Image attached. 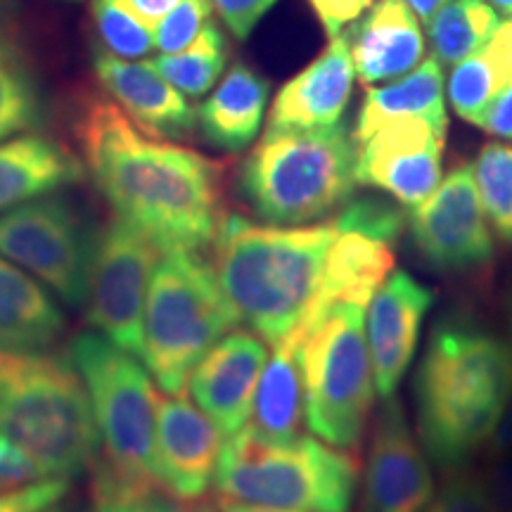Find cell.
I'll return each mask as SVG.
<instances>
[{
  "label": "cell",
  "mask_w": 512,
  "mask_h": 512,
  "mask_svg": "<svg viewBox=\"0 0 512 512\" xmlns=\"http://www.w3.org/2000/svg\"><path fill=\"white\" fill-rule=\"evenodd\" d=\"M309 3L328 34L337 36L347 24L361 17L373 5V0H309Z\"/></svg>",
  "instance_id": "40"
},
{
  "label": "cell",
  "mask_w": 512,
  "mask_h": 512,
  "mask_svg": "<svg viewBox=\"0 0 512 512\" xmlns=\"http://www.w3.org/2000/svg\"><path fill=\"white\" fill-rule=\"evenodd\" d=\"M195 512H219V508H216V503H214V505H211V503H202V505H197Z\"/></svg>",
  "instance_id": "49"
},
{
  "label": "cell",
  "mask_w": 512,
  "mask_h": 512,
  "mask_svg": "<svg viewBox=\"0 0 512 512\" xmlns=\"http://www.w3.org/2000/svg\"><path fill=\"white\" fill-rule=\"evenodd\" d=\"M93 512H195L162 484L121 486L93 482Z\"/></svg>",
  "instance_id": "33"
},
{
  "label": "cell",
  "mask_w": 512,
  "mask_h": 512,
  "mask_svg": "<svg viewBox=\"0 0 512 512\" xmlns=\"http://www.w3.org/2000/svg\"><path fill=\"white\" fill-rule=\"evenodd\" d=\"M479 482L494 512H512V451L494 460H486Z\"/></svg>",
  "instance_id": "39"
},
{
  "label": "cell",
  "mask_w": 512,
  "mask_h": 512,
  "mask_svg": "<svg viewBox=\"0 0 512 512\" xmlns=\"http://www.w3.org/2000/svg\"><path fill=\"white\" fill-rule=\"evenodd\" d=\"M337 221V216H335ZM325 259L323 283L309 316L299 328H309L330 306L351 302L368 306L387 275L394 271V242L366 230L342 226Z\"/></svg>",
  "instance_id": "21"
},
{
  "label": "cell",
  "mask_w": 512,
  "mask_h": 512,
  "mask_svg": "<svg viewBox=\"0 0 512 512\" xmlns=\"http://www.w3.org/2000/svg\"><path fill=\"white\" fill-rule=\"evenodd\" d=\"M211 0H181L155 22V48L159 53H178L188 48L209 22Z\"/></svg>",
  "instance_id": "34"
},
{
  "label": "cell",
  "mask_w": 512,
  "mask_h": 512,
  "mask_svg": "<svg viewBox=\"0 0 512 512\" xmlns=\"http://www.w3.org/2000/svg\"><path fill=\"white\" fill-rule=\"evenodd\" d=\"M337 233L335 219L259 226L228 214L211 245V268L238 323L271 347L292 335L316 302Z\"/></svg>",
  "instance_id": "2"
},
{
  "label": "cell",
  "mask_w": 512,
  "mask_h": 512,
  "mask_svg": "<svg viewBox=\"0 0 512 512\" xmlns=\"http://www.w3.org/2000/svg\"><path fill=\"white\" fill-rule=\"evenodd\" d=\"M76 136L95 188L114 216L131 223L159 249L214 245L223 211V164L147 136L117 102L83 105Z\"/></svg>",
  "instance_id": "1"
},
{
  "label": "cell",
  "mask_w": 512,
  "mask_h": 512,
  "mask_svg": "<svg viewBox=\"0 0 512 512\" xmlns=\"http://www.w3.org/2000/svg\"><path fill=\"white\" fill-rule=\"evenodd\" d=\"M501 91V83L491 72L482 53H475L458 62L453 67L451 79H448V100H451L453 110L460 119L475 126H482L491 100Z\"/></svg>",
  "instance_id": "32"
},
{
  "label": "cell",
  "mask_w": 512,
  "mask_h": 512,
  "mask_svg": "<svg viewBox=\"0 0 512 512\" xmlns=\"http://www.w3.org/2000/svg\"><path fill=\"white\" fill-rule=\"evenodd\" d=\"M489 3L494 5L498 12H503V15L512 17V0H489Z\"/></svg>",
  "instance_id": "48"
},
{
  "label": "cell",
  "mask_w": 512,
  "mask_h": 512,
  "mask_svg": "<svg viewBox=\"0 0 512 512\" xmlns=\"http://www.w3.org/2000/svg\"><path fill=\"white\" fill-rule=\"evenodd\" d=\"M219 512H306V510H290V508H271V505H252V503H240V501H228L221 498L216 501Z\"/></svg>",
  "instance_id": "45"
},
{
  "label": "cell",
  "mask_w": 512,
  "mask_h": 512,
  "mask_svg": "<svg viewBox=\"0 0 512 512\" xmlns=\"http://www.w3.org/2000/svg\"><path fill=\"white\" fill-rule=\"evenodd\" d=\"M93 22L105 53L145 57L155 48V24L140 15L133 0H93Z\"/></svg>",
  "instance_id": "30"
},
{
  "label": "cell",
  "mask_w": 512,
  "mask_h": 512,
  "mask_svg": "<svg viewBox=\"0 0 512 512\" xmlns=\"http://www.w3.org/2000/svg\"><path fill=\"white\" fill-rule=\"evenodd\" d=\"M238 316L211 261L197 249H162L143 318V363L166 394H183L190 373Z\"/></svg>",
  "instance_id": "8"
},
{
  "label": "cell",
  "mask_w": 512,
  "mask_h": 512,
  "mask_svg": "<svg viewBox=\"0 0 512 512\" xmlns=\"http://www.w3.org/2000/svg\"><path fill=\"white\" fill-rule=\"evenodd\" d=\"M278 0H211L230 34L238 41H247Z\"/></svg>",
  "instance_id": "38"
},
{
  "label": "cell",
  "mask_w": 512,
  "mask_h": 512,
  "mask_svg": "<svg viewBox=\"0 0 512 512\" xmlns=\"http://www.w3.org/2000/svg\"><path fill=\"white\" fill-rule=\"evenodd\" d=\"M72 489L69 477H46L38 482L0 491V512H48Z\"/></svg>",
  "instance_id": "35"
},
{
  "label": "cell",
  "mask_w": 512,
  "mask_h": 512,
  "mask_svg": "<svg viewBox=\"0 0 512 512\" xmlns=\"http://www.w3.org/2000/svg\"><path fill=\"white\" fill-rule=\"evenodd\" d=\"M434 304V292L406 271H392L368 306L366 339L375 392L392 399L413 363L422 320Z\"/></svg>",
  "instance_id": "16"
},
{
  "label": "cell",
  "mask_w": 512,
  "mask_h": 512,
  "mask_svg": "<svg viewBox=\"0 0 512 512\" xmlns=\"http://www.w3.org/2000/svg\"><path fill=\"white\" fill-rule=\"evenodd\" d=\"M67 358L86 384L98 427L95 482L164 486L157 467L159 394L145 363L95 330L79 332L69 342Z\"/></svg>",
  "instance_id": "6"
},
{
  "label": "cell",
  "mask_w": 512,
  "mask_h": 512,
  "mask_svg": "<svg viewBox=\"0 0 512 512\" xmlns=\"http://www.w3.org/2000/svg\"><path fill=\"white\" fill-rule=\"evenodd\" d=\"M162 249L119 216L98 233L88 275V323L143 361V318Z\"/></svg>",
  "instance_id": "11"
},
{
  "label": "cell",
  "mask_w": 512,
  "mask_h": 512,
  "mask_svg": "<svg viewBox=\"0 0 512 512\" xmlns=\"http://www.w3.org/2000/svg\"><path fill=\"white\" fill-rule=\"evenodd\" d=\"M479 53L484 55L486 64L491 67L501 88L512 83V19L498 24L494 36L489 38V43Z\"/></svg>",
  "instance_id": "41"
},
{
  "label": "cell",
  "mask_w": 512,
  "mask_h": 512,
  "mask_svg": "<svg viewBox=\"0 0 512 512\" xmlns=\"http://www.w3.org/2000/svg\"><path fill=\"white\" fill-rule=\"evenodd\" d=\"M406 3L408 8L415 12V17H418L420 22L427 24L441 8H444L448 0H406Z\"/></svg>",
  "instance_id": "46"
},
{
  "label": "cell",
  "mask_w": 512,
  "mask_h": 512,
  "mask_svg": "<svg viewBox=\"0 0 512 512\" xmlns=\"http://www.w3.org/2000/svg\"><path fill=\"white\" fill-rule=\"evenodd\" d=\"M67 318L34 275L0 256V351L38 354L60 339Z\"/></svg>",
  "instance_id": "23"
},
{
  "label": "cell",
  "mask_w": 512,
  "mask_h": 512,
  "mask_svg": "<svg viewBox=\"0 0 512 512\" xmlns=\"http://www.w3.org/2000/svg\"><path fill=\"white\" fill-rule=\"evenodd\" d=\"M38 479H46L41 465L22 446L0 434V491L17 489Z\"/></svg>",
  "instance_id": "37"
},
{
  "label": "cell",
  "mask_w": 512,
  "mask_h": 512,
  "mask_svg": "<svg viewBox=\"0 0 512 512\" xmlns=\"http://www.w3.org/2000/svg\"><path fill=\"white\" fill-rule=\"evenodd\" d=\"M422 512H494L479 475L470 472H453Z\"/></svg>",
  "instance_id": "36"
},
{
  "label": "cell",
  "mask_w": 512,
  "mask_h": 512,
  "mask_svg": "<svg viewBox=\"0 0 512 512\" xmlns=\"http://www.w3.org/2000/svg\"><path fill=\"white\" fill-rule=\"evenodd\" d=\"M342 36L358 79L366 86L413 72L425 55V36L406 0H377Z\"/></svg>",
  "instance_id": "20"
},
{
  "label": "cell",
  "mask_w": 512,
  "mask_h": 512,
  "mask_svg": "<svg viewBox=\"0 0 512 512\" xmlns=\"http://www.w3.org/2000/svg\"><path fill=\"white\" fill-rule=\"evenodd\" d=\"M358 467L354 456L297 434L264 437L245 425L223 441L214 484L221 498L306 512H349Z\"/></svg>",
  "instance_id": "7"
},
{
  "label": "cell",
  "mask_w": 512,
  "mask_h": 512,
  "mask_svg": "<svg viewBox=\"0 0 512 512\" xmlns=\"http://www.w3.org/2000/svg\"><path fill=\"white\" fill-rule=\"evenodd\" d=\"M178 3H181V0H133V5H136L140 15L152 24H155L159 17H164L171 8H176Z\"/></svg>",
  "instance_id": "44"
},
{
  "label": "cell",
  "mask_w": 512,
  "mask_h": 512,
  "mask_svg": "<svg viewBox=\"0 0 512 512\" xmlns=\"http://www.w3.org/2000/svg\"><path fill=\"white\" fill-rule=\"evenodd\" d=\"M448 121L401 117L356 145V183L415 207L441 183Z\"/></svg>",
  "instance_id": "13"
},
{
  "label": "cell",
  "mask_w": 512,
  "mask_h": 512,
  "mask_svg": "<svg viewBox=\"0 0 512 512\" xmlns=\"http://www.w3.org/2000/svg\"><path fill=\"white\" fill-rule=\"evenodd\" d=\"M432 498V467L408 427L401 401L387 399L363 467L361 512H422Z\"/></svg>",
  "instance_id": "14"
},
{
  "label": "cell",
  "mask_w": 512,
  "mask_h": 512,
  "mask_svg": "<svg viewBox=\"0 0 512 512\" xmlns=\"http://www.w3.org/2000/svg\"><path fill=\"white\" fill-rule=\"evenodd\" d=\"M43 93L27 57L10 34H0V143L43 121Z\"/></svg>",
  "instance_id": "28"
},
{
  "label": "cell",
  "mask_w": 512,
  "mask_h": 512,
  "mask_svg": "<svg viewBox=\"0 0 512 512\" xmlns=\"http://www.w3.org/2000/svg\"><path fill=\"white\" fill-rule=\"evenodd\" d=\"M240 195L261 221L306 226L337 214L356 190V145L344 124L266 128L240 169Z\"/></svg>",
  "instance_id": "5"
},
{
  "label": "cell",
  "mask_w": 512,
  "mask_h": 512,
  "mask_svg": "<svg viewBox=\"0 0 512 512\" xmlns=\"http://www.w3.org/2000/svg\"><path fill=\"white\" fill-rule=\"evenodd\" d=\"M401 117L448 121L444 107V72H441V64L434 55L422 62L418 69H413L411 74L403 76L401 81L368 88L351 138H354V143H361L382 124Z\"/></svg>",
  "instance_id": "26"
},
{
  "label": "cell",
  "mask_w": 512,
  "mask_h": 512,
  "mask_svg": "<svg viewBox=\"0 0 512 512\" xmlns=\"http://www.w3.org/2000/svg\"><path fill=\"white\" fill-rule=\"evenodd\" d=\"M15 24V5L12 0H0V34H10Z\"/></svg>",
  "instance_id": "47"
},
{
  "label": "cell",
  "mask_w": 512,
  "mask_h": 512,
  "mask_svg": "<svg viewBox=\"0 0 512 512\" xmlns=\"http://www.w3.org/2000/svg\"><path fill=\"white\" fill-rule=\"evenodd\" d=\"M512 380V347L472 325H434L415 375L418 427L427 456L458 470L489 444Z\"/></svg>",
  "instance_id": "3"
},
{
  "label": "cell",
  "mask_w": 512,
  "mask_h": 512,
  "mask_svg": "<svg viewBox=\"0 0 512 512\" xmlns=\"http://www.w3.org/2000/svg\"><path fill=\"white\" fill-rule=\"evenodd\" d=\"M228 62V46L221 29L214 22L204 24L200 36L178 53H162L150 60L152 67L171 86L188 98H202L214 88Z\"/></svg>",
  "instance_id": "29"
},
{
  "label": "cell",
  "mask_w": 512,
  "mask_h": 512,
  "mask_svg": "<svg viewBox=\"0 0 512 512\" xmlns=\"http://www.w3.org/2000/svg\"><path fill=\"white\" fill-rule=\"evenodd\" d=\"M93 67L102 88L147 136L181 140L195 131L197 112L188 98L150 62H126L110 53H98Z\"/></svg>",
  "instance_id": "18"
},
{
  "label": "cell",
  "mask_w": 512,
  "mask_h": 512,
  "mask_svg": "<svg viewBox=\"0 0 512 512\" xmlns=\"http://www.w3.org/2000/svg\"><path fill=\"white\" fill-rule=\"evenodd\" d=\"M482 128L489 131L491 136L512 140V83H508V86L491 100L489 110L484 114Z\"/></svg>",
  "instance_id": "42"
},
{
  "label": "cell",
  "mask_w": 512,
  "mask_h": 512,
  "mask_svg": "<svg viewBox=\"0 0 512 512\" xmlns=\"http://www.w3.org/2000/svg\"><path fill=\"white\" fill-rule=\"evenodd\" d=\"M48 512H74V510H69V508H57V505H55V508L48 510Z\"/></svg>",
  "instance_id": "50"
},
{
  "label": "cell",
  "mask_w": 512,
  "mask_h": 512,
  "mask_svg": "<svg viewBox=\"0 0 512 512\" xmlns=\"http://www.w3.org/2000/svg\"><path fill=\"white\" fill-rule=\"evenodd\" d=\"M299 344H302L299 330L280 339L259 377L254 411L247 425L264 437L292 439L302 434L304 375Z\"/></svg>",
  "instance_id": "25"
},
{
  "label": "cell",
  "mask_w": 512,
  "mask_h": 512,
  "mask_svg": "<svg viewBox=\"0 0 512 512\" xmlns=\"http://www.w3.org/2000/svg\"><path fill=\"white\" fill-rule=\"evenodd\" d=\"M475 178L486 219L503 240L512 242V147L486 143L479 150Z\"/></svg>",
  "instance_id": "31"
},
{
  "label": "cell",
  "mask_w": 512,
  "mask_h": 512,
  "mask_svg": "<svg viewBox=\"0 0 512 512\" xmlns=\"http://www.w3.org/2000/svg\"><path fill=\"white\" fill-rule=\"evenodd\" d=\"M271 86L245 62L230 67L214 93L197 110V124L209 145L223 152H242L264 126Z\"/></svg>",
  "instance_id": "24"
},
{
  "label": "cell",
  "mask_w": 512,
  "mask_h": 512,
  "mask_svg": "<svg viewBox=\"0 0 512 512\" xmlns=\"http://www.w3.org/2000/svg\"><path fill=\"white\" fill-rule=\"evenodd\" d=\"M266 358L268 344L259 335L252 330H230L190 373L192 401L214 420L226 439L238 434L252 418Z\"/></svg>",
  "instance_id": "15"
},
{
  "label": "cell",
  "mask_w": 512,
  "mask_h": 512,
  "mask_svg": "<svg viewBox=\"0 0 512 512\" xmlns=\"http://www.w3.org/2000/svg\"><path fill=\"white\" fill-rule=\"evenodd\" d=\"M510 451H512V380H510L508 399H505L501 418H498L496 430H494V434H491L489 444H486V460L505 456V453H510Z\"/></svg>",
  "instance_id": "43"
},
{
  "label": "cell",
  "mask_w": 512,
  "mask_h": 512,
  "mask_svg": "<svg viewBox=\"0 0 512 512\" xmlns=\"http://www.w3.org/2000/svg\"><path fill=\"white\" fill-rule=\"evenodd\" d=\"M354 62L347 38L332 36L328 48L275 95L268 128H330L342 124L351 91Z\"/></svg>",
  "instance_id": "19"
},
{
  "label": "cell",
  "mask_w": 512,
  "mask_h": 512,
  "mask_svg": "<svg viewBox=\"0 0 512 512\" xmlns=\"http://www.w3.org/2000/svg\"><path fill=\"white\" fill-rule=\"evenodd\" d=\"M368 306H330L302 335L304 411L311 432L325 444L354 451L375 401L373 366L366 339Z\"/></svg>",
  "instance_id": "9"
},
{
  "label": "cell",
  "mask_w": 512,
  "mask_h": 512,
  "mask_svg": "<svg viewBox=\"0 0 512 512\" xmlns=\"http://www.w3.org/2000/svg\"><path fill=\"white\" fill-rule=\"evenodd\" d=\"M98 233L69 195L0 211V256L41 280L62 302L83 304Z\"/></svg>",
  "instance_id": "10"
},
{
  "label": "cell",
  "mask_w": 512,
  "mask_h": 512,
  "mask_svg": "<svg viewBox=\"0 0 512 512\" xmlns=\"http://www.w3.org/2000/svg\"><path fill=\"white\" fill-rule=\"evenodd\" d=\"M83 178V164L60 140L22 133L0 143V211L38 200Z\"/></svg>",
  "instance_id": "22"
},
{
  "label": "cell",
  "mask_w": 512,
  "mask_h": 512,
  "mask_svg": "<svg viewBox=\"0 0 512 512\" xmlns=\"http://www.w3.org/2000/svg\"><path fill=\"white\" fill-rule=\"evenodd\" d=\"M223 437L214 420L183 394H159L157 467L171 494L200 501L214 482Z\"/></svg>",
  "instance_id": "17"
},
{
  "label": "cell",
  "mask_w": 512,
  "mask_h": 512,
  "mask_svg": "<svg viewBox=\"0 0 512 512\" xmlns=\"http://www.w3.org/2000/svg\"><path fill=\"white\" fill-rule=\"evenodd\" d=\"M498 12L486 0H448L427 22L432 53L441 67L463 62L482 50L498 29Z\"/></svg>",
  "instance_id": "27"
},
{
  "label": "cell",
  "mask_w": 512,
  "mask_h": 512,
  "mask_svg": "<svg viewBox=\"0 0 512 512\" xmlns=\"http://www.w3.org/2000/svg\"><path fill=\"white\" fill-rule=\"evenodd\" d=\"M408 221L420 256L439 273H470L494 259L475 166H453L432 195L415 204Z\"/></svg>",
  "instance_id": "12"
},
{
  "label": "cell",
  "mask_w": 512,
  "mask_h": 512,
  "mask_svg": "<svg viewBox=\"0 0 512 512\" xmlns=\"http://www.w3.org/2000/svg\"><path fill=\"white\" fill-rule=\"evenodd\" d=\"M0 434L46 477H76L100 453L91 399L69 358L0 351Z\"/></svg>",
  "instance_id": "4"
}]
</instances>
